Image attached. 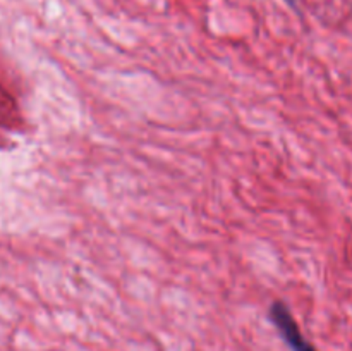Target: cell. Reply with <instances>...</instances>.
Wrapping results in <instances>:
<instances>
[{
  "label": "cell",
  "instance_id": "obj_1",
  "mask_svg": "<svg viewBox=\"0 0 352 351\" xmlns=\"http://www.w3.org/2000/svg\"><path fill=\"white\" fill-rule=\"evenodd\" d=\"M270 320L278 330L284 343L291 351H316L315 346L302 336L298 322L292 317L291 310L282 301H275L270 308Z\"/></svg>",
  "mask_w": 352,
  "mask_h": 351
}]
</instances>
